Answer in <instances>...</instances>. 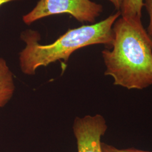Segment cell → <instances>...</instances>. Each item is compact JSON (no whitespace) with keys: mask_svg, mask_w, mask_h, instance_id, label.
I'll return each instance as SVG.
<instances>
[{"mask_svg":"<svg viewBox=\"0 0 152 152\" xmlns=\"http://www.w3.org/2000/svg\"><path fill=\"white\" fill-rule=\"evenodd\" d=\"M144 6L146 7L150 18V22L147 29V32L152 39V0H144Z\"/></svg>","mask_w":152,"mask_h":152,"instance_id":"8","label":"cell"},{"mask_svg":"<svg viewBox=\"0 0 152 152\" xmlns=\"http://www.w3.org/2000/svg\"><path fill=\"white\" fill-rule=\"evenodd\" d=\"M101 147L103 152H152L149 151H144L138 150L136 149H120L112 145L102 142L101 144Z\"/></svg>","mask_w":152,"mask_h":152,"instance_id":"7","label":"cell"},{"mask_svg":"<svg viewBox=\"0 0 152 152\" xmlns=\"http://www.w3.org/2000/svg\"><path fill=\"white\" fill-rule=\"evenodd\" d=\"M121 16L120 11L101 22L69 29L52 44H39V33L31 29L22 33L20 38L26 45L19 54L23 73L28 76L36 74L41 66H47L56 61L66 63L71 55L82 48L102 44L111 48L114 34L113 26Z\"/></svg>","mask_w":152,"mask_h":152,"instance_id":"2","label":"cell"},{"mask_svg":"<svg viewBox=\"0 0 152 152\" xmlns=\"http://www.w3.org/2000/svg\"><path fill=\"white\" fill-rule=\"evenodd\" d=\"M14 75L5 60L0 58V108L11 100L15 92Z\"/></svg>","mask_w":152,"mask_h":152,"instance_id":"5","label":"cell"},{"mask_svg":"<svg viewBox=\"0 0 152 152\" xmlns=\"http://www.w3.org/2000/svg\"><path fill=\"white\" fill-rule=\"evenodd\" d=\"M20 1V0H0V6L4 5L6 3L11 2V1Z\"/></svg>","mask_w":152,"mask_h":152,"instance_id":"10","label":"cell"},{"mask_svg":"<svg viewBox=\"0 0 152 152\" xmlns=\"http://www.w3.org/2000/svg\"><path fill=\"white\" fill-rule=\"evenodd\" d=\"M113 5L116 10L118 11H120V9L121 8L122 1L123 0H109Z\"/></svg>","mask_w":152,"mask_h":152,"instance_id":"9","label":"cell"},{"mask_svg":"<svg viewBox=\"0 0 152 152\" xmlns=\"http://www.w3.org/2000/svg\"><path fill=\"white\" fill-rule=\"evenodd\" d=\"M112 50L102 52L104 75L113 84L127 89L142 90L152 85V39L141 20L121 16L113 26Z\"/></svg>","mask_w":152,"mask_h":152,"instance_id":"1","label":"cell"},{"mask_svg":"<svg viewBox=\"0 0 152 152\" xmlns=\"http://www.w3.org/2000/svg\"><path fill=\"white\" fill-rule=\"evenodd\" d=\"M107 129L106 121L100 114L76 117L73 125V131L78 152H103L101 138Z\"/></svg>","mask_w":152,"mask_h":152,"instance_id":"4","label":"cell"},{"mask_svg":"<svg viewBox=\"0 0 152 152\" xmlns=\"http://www.w3.org/2000/svg\"><path fill=\"white\" fill-rule=\"evenodd\" d=\"M144 0H123L120 9L121 16L126 19L141 20Z\"/></svg>","mask_w":152,"mask_h":152,"instance_id":"6","label":"cell"},{"mask_svg":"<svg viewBox=\"0 0 152 152\" xmlns=\"http://www.w3.org/2000/svg\"><path fill=\"white\" fill-rule=\"evenodd\" d=\"M103 11V6L90 0H39L23 20L31 25L47 16L67 14L81 23H94Z\"/></svg>","mask_w":152,"mask_h":152,"instance_id":"3","label":"cell"}]
</instances>
